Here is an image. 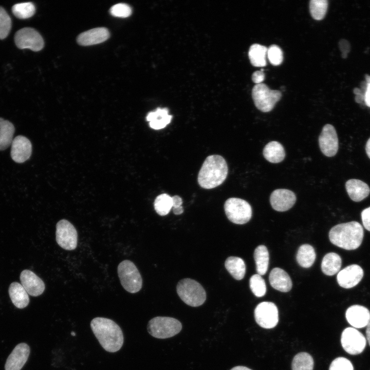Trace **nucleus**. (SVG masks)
<instances>
[{
  "mask_svg": "<svg viewBox=\"0 0 370 370\" xmlns=\"http://www.w3.org/2000/svg\"><path fill=\"white\" fill-rule=\"evenodd\" d=\"M90 327L101 346L107 351L115 353L122 347L124 337L120 326L111 319L96 317Z\"/></svg>",
  "mask_w": 370,
  "mask_h": 370,
  "instance_id": "f257e3e1",
  "label": "nucleus"
},
{
  "mask_svg": "<svg viewBox=\"0 0 370 370\" xmlns=\"http://www.w3.org/2000/svg\"><path fill=\"white\" fill-rule=\"evenodd\" d=\"M228 173L227 162L222 156L218 155L209 156L198 173V184L206 189L216 188L224 182Z\"/></svg>",
  "mask_w": 370,
  "mask_h": 370,
  "instance_id": "f03ea898",
  "label": "nucleus"
},
{
  "mask_svg": "<svg viewBox=\"0 0 370 370\" xmlns=\"http://www.w3.org/2000/svg\"><path fill=\"white\" fill-rule=\"evenodd\" d=\"M363 235L362 226L355 221L336 225L329 232V240L332 244L348 250L358 248Z\"/></svg>",
  "mask_w": 370,
  "mask_h": 370,
  "instance_id": "7ed1b4c3",
  "label": "nucleus"
},
{
  "mask_svg": "<svg viewBox=\"0 0 370 370\" xmlns=\"http://www.w3.org/2000/svg\"><path fill=\"white\" fill-rule=\"evenodd\" d=\"M176 291L181 300L188 305L198 307L206 300V292L201 285L194 280L186 278L180 280Z\"/></svg>",
  "mask_w": 370,
  "mask_h": 370,
  "instance_id": "20e7f679",
  "label": "nucleus"
},
{
  "mask_svg": "<svg viewBox=\"0 0 370 370\" xmlns=\"http://www.w3.org/2000/svg\"><path fill=\"white\" fill-rule=\"evenodd\" d=\"M182 329V324L178 320L168 317H156L148 322L147 329L153 337L166 339L178 334Z\"/></svg>",
  "mask_w": 370,
  "mask_h": 370,
  "instance_id": "39448f33",
  "label": "nucleus"
},
{
  "mask_svg": "<svg viewBox=\"0 0 370 370\" xmlns=\"http://www.w3.org/2000/svg\"><path fill=\"white\" fill-rule=\"evenodd\" d=\"M118 276L124 289L135 293L139 291L142 286V279L135 265L130 260L120 262L117 268Z\"/></svg>",
  "mask_w": 370,
  "mask_h": 370,
  "instance_id": "423d86ee",
  "label": "nucleus"
},
{
  "mask_svg": "<svg viewBox=\"0 0 370 370\" xmlns=\"http://www.w3.org/2000/svg\"><path fill=\"white\" fill-rule=\"evenodd\" d=\"M252 97L256 108L261 112L271 111L281 99V92L270 89L264 83L256 84L252 90Z\"/></svg>",
  "mask_w": 370,
  "mask_h": 370,
  "instance_id": "0eeeda50",
  "label": "nucleus"
},
{
  "mask_svg": "<svg viewBox=\"0 0 370 370\" xmlns=\"http://www.w3.org/2000/svg\"><path fill=\"white\" fill-rule=\"evenodd\" d=\"M224 210L228 219L236 224H246L252 216L250 205L239 198H228L225 202Z\"/></svg>",
  "mask_w": 370,
  "mask_h": 370,
  "instance_id": "6e6552de",
  "label": "nucleus"
},
{
  "mask_svg": "<svg viewBox=\"0 0 370 370\" xmlns=\"http://www.w3.org/2000/svg\"><path fill=\"white\" fill-rule=\"evenodd\" d=\"M55 239L62 248L72 250L77 247L78 233L70 222L66 219H61L56 225Z\"/></svg>",
  "mask_w": 370,
  "mask_h": 370,
  "instance_id": "1a4fd4ad",
  "label": "nucleus"
},
{
  "mask_svg": "<svg viewBox=\"0 0 370 370\" xmlns=\"http://www.w3.org/2000/svg\"><path fill=\"white\" fill-rule=\"evenodd\" d=\"M14 42L20 49H29L34 51L42 49L44 40L34 29L26 27L18 30L14 35Z\"/></svg>",
  "mask_w": 370,
  "mask_h": 370,
  "instance_id": "9d476101",
  "label": "nucleus"
},
{
  "mask_svg": "<svg viewBox=\"0 0 370 370\" xmlns=\"http://www.w3.org/2000/svg\"><path fill=\"white\" fill-rule=\"evenodd\" d=\"M256 323L262 327L270 329L274 327L279 321V311L272 302H263L258 304L254 310Z\"/></svg>",
  "mask_w": 370,
  "mask_h": 370,
  "instance_id": "9b49d317",
  "label": "nucleus"
},
{
  "mask_svg": "<svg viewBox=\"0 0 370 370\" xmlns=\"http://www.w3.org/2000/svg\"><path fill=\"white\" fill-rule=\"evenodd\" d=\"M341 343L345 351L350 355L361 353L366 344L363 335L354 327H347L343 331Z\"/></svg>",
  "mask_w": 370,
  "mask_h": 370,
  "instance_id": "f8f14e48",
  "label": "nucleus"
},
{
  "mask_svg": "<svg viewBox=\"0 0 370 370\" xmlns=\"http://www.w3.org/2000/svg\"><path fill=\"white\" fill-rule=\"evenodd\" d=\"M319 144L322 153L327 157L335 156L338 150V138L335 127L325 125L319 137Z\"/></svg>",
  "mask_w": 370,
  "mask_h": 370,
  "instance_id": "ddd939ff",
  "label": "nucleus"
},
{
  "mask_svg": "<svg viewBox=\"0 0 370 370\" xmlns=\"http://www.w3.org/2000/svg\"><path fill=\"white\" fill-rule=\"evenodd\" d=\"M296 199V196L292 191L285 189H279L272 192L270 202L274 210L284 212L292 208Z\"/></svg>",
  "mask_w": 370,
  "mask_h": 370,
  "instance_id": "4468645a",
  "label": "nucleus"
},
{
  "mask_svg": "<svg viewBox=\"0 0 370 370\" xmlns=\"http://www.w3.org/2000/svg\"><path fill=\"white\" fill-rule=\"evenodd\" d=\"M363 271L356 264L348 266L341 270L337 274L339 285L344 288H350L356 286L362 280Z\"/></svg>",
  "mask_w": 370,
  "mask_h": 370,
  "instance_id": "2eb2a0df",
  "label": "nucleus"
},
{
  "mask_svg": "<svg viewBox=\"0 0 370 370\" xmlns=\"http://www.w3.org/2000/svg\"><path fill=\"white\" fill-rule=\"evenodd\" d=\"M30 351L29 345L25 343L16 345L6 360L5 370H21L27 362Z\"/></svg>",
  "mask_w": 370,
  "mask_h": 370,
  "instance_id": "dca6fc26",
  "label": "nucleus"
},
{
  "mask_svg": "<svg viewBox=\"0 0 370 370\" xmlns=\"http://www.w3.org/2000/svg\"><path fill=\"white\" fill-rule=\"evenodd\" d=\"M32 153L30 141L26 137L18 135L11 143V157L17 163H23L28 160Z\"/></svg>",
  "mask_w": 370,
  "mask_h": 370,
  "instance_id": "f3484780",
  "label": "nucleus"
},
{
  "mask_svg": "<svg viewBox=\"0 0 370 370\" xmlns=\"http://www.w3.org/2000/svg\"><path fill=\"white\" fill-rule=\"evenodd\" d=\"M22 285L28 294L37 297L42 294L45 286L43 280L29 270H24L20 274Z\"/></svg>",
  "mask_w": 370,
  "mask_h": 370,
  "instance_id": "a211bd4d",
  "label": "nucleus"
},
{
  "mask_svg": "<svg viewBox=\"0 0 370 370\" xmlns=\"http://www.w3.org/2000/svg\"><path fill=\"white\" fill-rule=\"evenodd\" d=\"M345 317L347 322L357 328L366 327L370 322V311L359 305L350 306L346 311Z\"/></svg>",
  "mask_w": 370,
  "mask_h": 370,
  "instance_id": "6ab92c4d",
  "label": "nucleus"
},
{
  "mask_svg": "<svg viewBox=\"0 0 370 370\" xmlns=\"http://www.w3.org/2000/svg\"><path fill=\"white\" fill-rule=\"evenodd\" d=\"M109 32L104 27L93 28L81 33L77 38V42L82 46L101 43L108 39Z\"/></svg>",
  "mask_w": 370,
  "mask_h": 370,
  "instance_id": "aec40b11",
  "label": "nucleus"
},
{
  "mask_svg": "<svg viewBox=\"0 0 370 370\" xmlns=\"http://www.w3.org/2000/svg\"><path fill=\"white\" fill-rule=\"evenodd\" d=\"M269 280L271 286L281 292H288L292 286L291 280L288 273L280 268H274L270 272Z\"/></svg>",
  "mask_w": 370,
  "mask_h": 370,
  "instance_id": "412c9836",
  "label": "nucleus"
},
{
  "mask_svg": "<svg viewBox=\"0 0 370 370\" xmlns=\"http://www.w3.org/2000/svg\"><path fill=\"white\" fill-rule=\"evenodd\" d=\"M346 191L351 200L360 201L367 197L370 193L368 186L364 182L352 179L347 180L345 183Z\"/></svg>",
  "mask_w": 370,
  "mask_h": 370,
  "instance_id": "4be33fe9",
  "label": "nucleus"
},
{
  "mask_svg": "<svg viewBox=\"0 0 370 370\" xmlns=\"http://www.w3.org/2000/svg\"><path fill=\"white\" fill-rule=\"evenodd\" d=\"M172 116L169 114L166 108H158L150 112L146 119L149 122L150 126L154 130H160L165 127L171 121Z\"/></svg>",
  "mask_w": 370,
  "mask_h": 370,
  "instance_id": "5701e85b",
  "label": "nucleus"
},
{
  "mask_svg": "<svg viewBox=\"0 0 370 370\" xmlns=\"http://www.w3.org/2000/svg\"><path fill=\"white\" fill-rule=\"evenodd\" d=\"M9 294L12 302L18 308H24L29 303L28 293L19 283L13 282L10 284Z\"/></svg>",
  "mask_w": 370,
  "mask_h": 370,
  "instance_id": "b1692460",
  "label": "nucleus"
},
{
  "mask_svg": "<svg viewBox=\"0 0 370 370\" xmlns=\"http://www.w3.org/2000/svg\"><path fill=\"white\" fill-rule=\"evenodd\" d=\"M263 153L264 158L273 163L281 162L285 157L284 147L280 142L276 141L268 143L265 146Z\"/></svg>",
  "mask_w": 370,
  "mask_h": 370,
  "instance_id": "393cba45",
  "label": "nucleus"
},
{
  "mask_svg": "<svg viewBox=\"0 0 370 370\" xmlns=\"http://www.w3.org/2000/svg\"><path fill=\"white\" fill-rule=\"evenodd\" d=\"M341 265V257L336 253L330 252L323 258L321 264L322 271L325 274L331 276L340 270Z\"/></svg>",
  "mask_w": 370,
  "mask_h": 370,
  "instance_id": "a878e982",
  "label": "nucleus"
},
{
  "mask_svg": "<svg viewBox=\"0 0 370 370\" xmlns=\"http://www.w3.org/2000/svg\"><path fill=\"white\" fill-rule=\"evenodd\" d=\"M226 269L236 280L243 279L246 273V265L244 260L238 257L230 256L225 262Z\"/></svg>",
  "mask_w": 370,
  "mask_h": 370,
  "instance_id": "bb28decb",
  "label": "nucleus"
},
{
  "mask_svg": "<svg viewBox=\"0 0 370 370\" xmlns=\"http://www.w3.org/2000/svg\"><path fill=\"white\" fill-rule=\"evenodd\" d=\"M316 257V254L313 247L309 244H304L299 247L296 259L300 266L307 268L313 265Z\"/></svg>",
  "mask_w": 370,
  "mask_h": 370,
  "instance_id": "cd10ccee",
  "label": "nucleus"
},
{
  "mask_svg": "<svg viewBox=\"0 0 370 370\" xmlns=\"http://www.w3.org/2000/svg\"><path fill=\"white\" fill-rule=\"evenodd\" d=\"M268 48L258 44H254L250 47L248 56L251 64L255 67H263L266 65V55Z\"/></svg>",
  "mask_w": 370,
  "mask_h": 370,
  "instance_id": "c85d7f7f",
  "label": "nucleus"
},
{
  "mask_svg": "<svg viewBox=\"0 0 370 370\" xmlns=\"http://www.w3.org/2000/svg\"><path fill=\"white\" fill-rule=\"evenodd\" d=\"M14 131L11 122L0 118V151L6 149L11 144Z\"/></svg>",
  "mask_w": 370,
  "mask_h": 370,
  "instance_id": "c756f323",
  "label": "nucleus"
},
{
  "mask_svg": "<svg viewBox=\"0 0 370 370\" xmlns=\"http://www.w3.org/2000/svg\"><path fill=\"white\" fill-rule=\"evenodd\" d=\"M254 258L257 274L264 275L268 270L269 264V253L266 247L264 245L257 246L254 250Z\"/></svg>",
  "mask_w": 370,
  "mask_h": 370,
  "instance_id": "7c9ffc66",
  "label": "nucleus"
},
{
  "mask_svg": "<svg viewBox=\"0 0 370 370\" xmlns=\"http://www.w3.org/2000/svg\"><path fill=\"white\" fill-rule=\"evenodd\" d=\"M154 207L158 214L160 216L166 215L173 207L172 197L166 193H162L155 198Z\"/></svg>",
  "mask_w": 370,
  "mask_h": 370,
  "instance_id": "2f4dec72",
  "label": "nucleus"
},
{
  "mask_svg": "<svg viewBox=\"0 0 370 370\" xmlns=\"http://www.w3.org/2000/svg\"><path fill=\"white\" fill-rule=\"evenodd\" d=\"M313 360L310 355L302 352L296 355L292 362V370H313Z\"/></svg>",
  "mask_w": 370,
  "mask_h": 370,
  "instance_id": "473e14b6",
  "label": "nucleus"
},
{
  "mask_svg": "<svg viewBox=\"0 0 370 370\" xmlns=\"http://www.w3.org/2000/svg\"><path fill=\"white\" fill-rule=\"evenodd\" d=\"M13 14L20 19H26L31 17L35 13V7L31 2L22 3L12 6Z\"/></svg>",
  "mask_w": 370,
  "mask_h": 370,
  "instance_id": "72a5a7b5",
  "label": "nucleus"
},
{
  "mask_svg": "<svg viewBox=\"0 0 370 370\" xmlns=\"http://www.w3.org/2000/svg\"><path fill=\"white\" fill-rule=\"evenodd\" d=\"M328 1L326 0H311L309 2V11L313 18L323 19L326 13Z\"/></svg>",
  "mask_w": 370,
  "mask_h": 370,
  "instance_id": "f704fd0d",
  "label": "nucleus"
},
{
  "mask_svg": "<svg viewBox=\"0 0 370 370\" xmlns=\"http://www.w3.org/2000/svg\"><path fill=\"white\" fill-rule=\"evenodd\" d=\"M249 285L252 292L257 297H261L265 294L266 283L261 275L258 274L253 275L250 279Z\"/></svg>",
  "mask_w": 370,
  "mask_h": 370,
  "instance_id": "c9c22d12",
  "label": "nucleus"
},
{
  "mask_svg": "<svg viewBox=\"0 0 370 370\" xmlns=\"http://www.w3.org/2000/svg\"><path fill=\"white\" fill-rule=\"evenodd\" d=\"M11 19L6 10L0 7V39L6 38L11 28Z\"/></svg>",
  "mask_w": 370,
  "mask_h": 370,
  "instance_id": "e433bc0d",
  "label": "nucleus"
},
{
  "mask_svg": "<svg viewBox=\"0 0 370 370\" xmlns=\"http://www.w3.org/2000/svg\"><path fill=\"white\" fill-rule=\"evenodd\" d=\"M267 57L273 65H280L283 60V53L281 48L276 45H272L268 48Z\"/></svg>",
  "mask_w": 370,
  "mask_h": 370,
  "instance_id": "4c0bfd02",
  "label": "nucleus"
},
{
  "mask_svg": "<svg viewBox=\"0 0 370 370\" xmlns=\"http://www.w3.org/2000/svg\"><path fill=\"white\" fill-rule=\"evenodd\" d=\"M110 13L114 16L126 17L132 14V9L126 4L119 3L113 6L109 10Z\"/></svg>",
  "mask_w": 370,
  "mask_h": 370,
  "instance_id": "58836bf2",
  "label": "nucleus"
},
{
  "mask_svg": "<svg viewBox=\"0 0 370 370\" xmlns=\"http://www.w3.org/2000/svg\"><path fill=\"white\" fill-rule=\"evenodd\" d=\"M329 370H354V367L351 362L347 359L338 357L332 361Z\"/></svg>",
  "mask_w": 370,
  "mask_h": 370,
  "instance_id": "ea45409f",
  "label": "nucleus"
},
{
  "mask_svg": "<svg viewBox=\"0 0 370 370\" xmlns=\"http://www.w3.org/2000/svg\"><path fill=\"white\" fill-rule=\"evenodd\" d=\"M172 197L173 211L175 215H180L183 212V208L181 206L182 200L178 195H175Z\"/></svg>",
  "mask_w": 370,
  "mask_h": 370,
  "instance_id": "a19ab883",
  "label": "nucleus"
},
{
  "mask_svg": "<svg viewBox=\"0 0 370 370\" xmlns=\"http://www.w3.org/2000/svg\"><path fill=\"white\" fill-rule=\"evenodd\" d=\"M361 219L364 228L370 231V207L362 211Z\"/></svg>",
  "mask_w": 370,
  "mask_h": 370,
  "instance_id": "79ce46f5",
  "label": "nucleus"
},
{
  "mask_svg": "<svg viewBox=\"0 0 370 370\" xmlns=\"http://www.w3.org/2000/svg\"><path fill=\"white\" fill-rule=\"evenodd\" d=\"M252 81L256 84L262 83L265 79V74L263 69L254 72L251 77Z\"/></svg>",
  "mask_w": 370,
  "mask_h": 370,
  "instance_id": "37998d69",
  "label": "nucleus"
},
{
  "mask_svg": "<svg viewBox=\"0 0 370 370\" xmlns=\"http://www.w3.org/2000/svg\"><path fill=\"white\" fill-rule=\"evenodd\" d=\"M364 100L366 105L370 107V83H367L366 86Z\"/></svg>",
  "mask_w": 370,
  "mask_h": 370,
  "instance_id": "c03bdc74",
  "label": "nucleus"
},
{
  "mask_svg": "<svg viewBox=\"0 0 370 370\" xmlns=\"http://www.w3.org/2000/svg\"><path fill=\"white\" fill-rule=\"evenodd\" d=\"M366 339L367 340L369 345H370V322L366 326Z\"/></svg>",
  "mask_w": 370,
  "mask_h": 370,
  "instance_id": "a18cd8bd",
  "label": "nucleus"
},
{
  "mask_svg": "<svg viewBox=\"0 0 370 370\" xmlns=\"http://www.w3.org/2000/svg\"><path fill=\"white\" fill-rule=\"evenodd\" d=\"M365 150L368 157L370 158V138L366 142Z\"/></svg>",
  "mask_w": 370,
  "mask_h": 370,
  "instance_id": "49530a36",
  "label": "nucleus"
},
{
  "mask_svg": "<svg viewBox=\"0 0 370 370\" xmlns=\"http://www.w3.org/2000/svg\"><path fill=\"white\" fill-rule=\"evenodd\" d=\"M230 370H252L247 367L244 366H236L232 368H231Z\"/></svg>",
  "mask_w": 370,
  "mask_h": 370,
  "instance_id": "de8ad7c7",
  "label": "nucleus"
}]
</instances>
